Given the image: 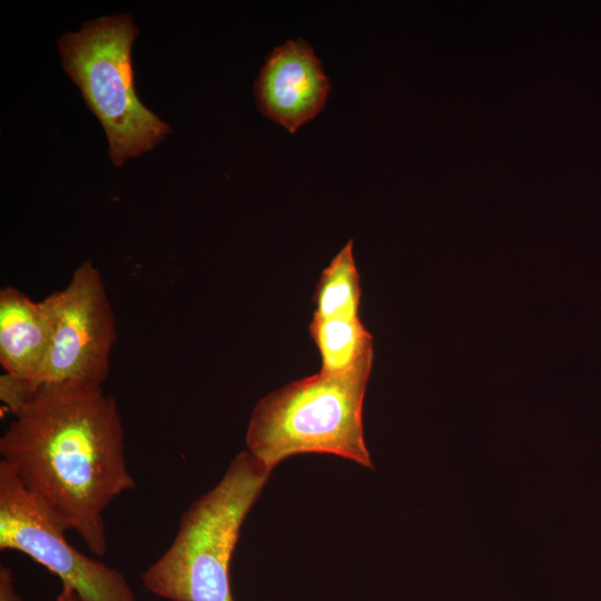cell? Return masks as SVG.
Returning a JSON list of instances; mask_svg holds the SVG:
<instances>
[{
	"label": "cell",
	"instance_id": "obj_1",
	"mask_svg": "<svg viewBox=\"0 0 601 601\" xmlns=\"http://www.w3.org/2000/svg\"><path fill=\"white\" fill-rule=\"evenodd\" d=\"M0 455L65 530L106 554L104 513L135 487L114 396L101 387H38L0 437Z\"/></svg>",
	"mask_w": 601,
	"mask_h": 601
},
{
	"label": "cell",
	"instance_id": "obj_2",
	"mask_svg": "<svg viewBox=\"0 0 601 601\" xmlns=\"http://www.w3.org/2000/svg\"><path fill=\"white\" fill-rule=\"evenodd\" d=\"M270 472L250 452H240L218 484L181 515L169 548L142 573L145 589L169 601H234L231 555Z\"/></svg>",
	"mask_w": 601,
	"mask_h": 601
},
{
	"label": "cell",
	"instance_id": "obj_3",
	"mask_svg": "<svg viewBox=\"0 0 601 601\" xmlns=\"http://www.w3.org/2000/svg\"><path fill=\"white\" fill-rule=\"evenodd\" d=\"M373 355L345 373H319L269 393L255 406L246 443L273 469L287 456L327 453L372 467L363 432V402Z\"/></svg>",
	"mask_w": 601,
	"mask_h": 601
},
{
	"label": "cell",
	"instance_id": "obj_4",
	"mask_svg": "<svg viewBox=\"0 0 601 601\" xmlns=\"http://www.w3.org/2000/svg\"><path fill=\"white\" fill-rule=\"evenodd\" d=\"M138 28L128 13L97 18L58 40L62 66L99 119L117 167L152 149L170 126L147 109L134 88L131 47Z\"/></svg>",
	"mask_w": 601,
	"mask_h": 601
},
{
	"label": "cell",
	"instance_id": "obj_5",
	"mask_svg": "<svg viewBox=\"0 0 601 601\" xmlns=\"http://www.w3.org/2000/svg\"><path fill=\"white\" fill-rule=\"evenodd\" d=\"M41 304L52 335L37 388L101 387L109 373L116 325L99 269L86 260L63 289L45 297Z\"/></svg>",
	"mask_w": 601,
	"mask_h": 601
},
{
	"label": "cell",
	"instance_id": "obj_6",
	"mask_svg": "<svg viewBox=\"0 0 601 601\" xmlns=\"http://www.w3.org/2000/svg\"><path fill=\"white\" fill-rule=\"evenodd\" d=\"M66 531L1 461L0 550L28 555L82 601H136L124 574L80 552L67 540Z\"/></svg>",
	"mask_w": 601,
	"mask_h": 601
},
{
	"label": "cell",
	"instance_id": "obj_7",
	"mask_svg": "<svg viewBox=\"0 0 601 601\" xmlns=\"http://www.w3.org/2000/svg\"><path fill=\"white\" fill-rule=\"evenodd\" d=\"M328 77L313 48L303 39L287 40L267 56L255 81L263 115L295 132L324 107Z\"/></svg>",
	"mask_w": 601,
	"mask_h": 601
},
{
	"label": "cell",
	"instance_id": "obj_8",
	"mask_svg": "<svg viewBox=\"0 0 601 601\" xmlns=\"http://www.w3.org/2000/svg\"><path fill=\"white\" fill-rule=\"evenodd\" d=\"M51 323L40 302L16 287L0 290V363L4 373L37 390L50 342Z\"/></svg>",
	"mask_w": 601,
	"mask_h": 601
},
{
	"label": "cell",
	"instance_id": "obj_9",
	"mask_svg": "<svg viewBox=\"0 0 601 601\" xmlns=\"http://www.w3.org/2000/svg\"><path fill=\"white\" fill-rule=\"evenodd\" d=\"M309 334L322 359V372L345 373L373 355L372 335L359 317H313Z\"/></svg>",
	"mask_w": 601,
	"mask_h": 601
},
{
	"label": "cell",
	"instance_id": "obj_10",
	"mask_svg": "<svg viewBox=\"0 0 601 601\" xmlns=\"http://www.w3.org/2000/svg\"><path fill=\"white\" fill-rule=\"evenodd\" d=\"M362 288L353 254V240L322 272L313 302L316 318L358 317Z\"/></svg>",
	"mask_w": 601,
	"mask_h": 601
},
{
	"label": "cell",
	"instance_id": "obj_11",
	"mask_svg": "<svg viewBox=\"0 0 601 601\" xmlns=\"http://www.w3.org/2000/svg\"><path fill=\"white\" fill-rule=\"evenodd\" d=\"M36 388L26 380L4 373L0 377V398L13 415L18 414L32 398Z\"/></svg>",
	"mask_w": 601,
	"mask_h": 601
},
{
	"label": "cell",
	"instance_id": "obj_12",
	"mask_svg": "<svg viewBox=\"0 0 601 601\" xmlns=\"http://www.w3.org/2000/svg\"><path fill=\"white\" fill-rule=\"evenodd\" d=\"M0 601H22L16 590L13 573L7 565L0 566Z\"/></svg>",
	"mask_w": 601,
	"mask_h": 601
},
{
	"label": "cell",
	"instance_id": "obj_13",
	"mask_svg": "<svg viewBox=\"0 0 601 601\" xmlns=\"http://www.w3.org/2000/svg\"><path fill=\"white\" fill-rule=\"evenodd\" d=\"M56 601H82L80 597L70 588L62 585Z\"/></svg>",
	"mask_w": 601,
	"mask_h": 601
}]
</instances>
